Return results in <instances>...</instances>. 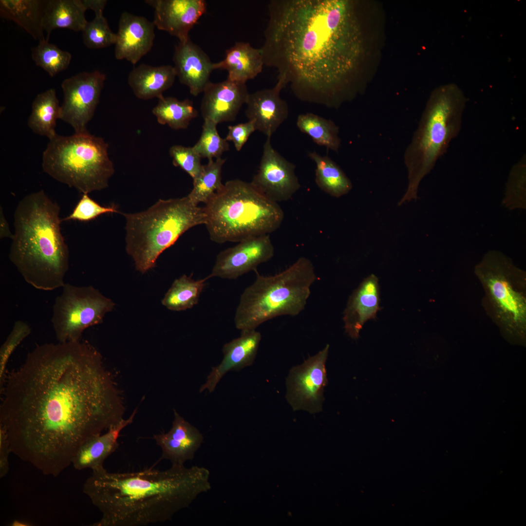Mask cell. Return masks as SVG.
Wrapping results in <instances>:
<instances>
[{
  "instance_id": "6da1fadb",
  "label": "cell",
  "mask_w": 526,
  "mask_h": 526,
  "mask_svg": "<svg viewBox=\"0 0 526 526\" xmlns=\"http://www.w3.org/2000/svg\"><path fill=\"white\" fill-rule=\"evenodd\" d=\"M1 392L0 426L11 452L54 477L125 411L101 355L81 339L37 345L6 376Z\"/></svg>"
},
{
  "instance_id": "7a4b0ae2",
  "label": "cell",
  "mask_w": 526,
  "mask_h": 526,
  "mask_svg": "<svg viewBox=\"0 0 526 526\" xmlns=\"http://www.w3.org/2000/svg\"><path fill=\"white\" fill-rule=\"evenodd\" d=\"M362 2L272 0L261 48L300 100L337 109L362 94L369 54Z\"/></svg>"
},
{
  "instance_id": "3957f363",
  "label": "cell",
  "mask_w": 526,
  "mask_h": 526,
  "mask_svg": "<svg viewBox=\"0 0 526 526\" xmlns=\"http://www.w3.org/2000/svg\"><path fill=\"white\" fill-rule=\"evenodd\" d=\"M83 492L100 511L93 526H144L170 520L211 489L209 471L197 466L172 465L130 472L92 470Z\"/></svg>"
},
{
  "instance_id": "277c9868",
  "label": "cell",
  "mask_w": 526,
  "mask_h": 526,
  "mask_svg": "<svg viewBox=\"0 0 526 526\" xmlns=\"http://www.w3.org/2000/svg\"><path fill=\"white\" fill-rule=\"evenodd\" d=\"M59 211L58 204L41 190L23 197L14 213L9 260L25 281L40 290L61 288L69 269Z\"/></svg>"
},
{
  "instance_id": "5b68a950",
  "label": "cell",
  "mask_w": 526,
  "mask_h": 526,
  "mask_svg": "<svg viewBox=\"0 0 526 526\" xmlns=\"http://www.w3.org/2000/svg\"><path fill=\"white\" fill-rule=\"evenodd\" d=\"M466 101L461 89L454 83L441 85L431 93L404 153L408 185L398 206L417 198L421 181L460 132Z\"/></svg>"
},
{
  "instance_id": "8992f818",
  "label": "cell",
  "mask_w": 526,
  "mask_h": 526,
  "mask_svg": "<svg viewBox=\"0 0 526 526\" xmlns=\"http://www.w3.org/2000/svg\"><path fill=\"white\" fill-rule=\"evenodd\" d=\"M203 208L210 238L220 244L269 234L284 218L278 203L239 179L226 182Z\"/></svg>"
},
{
  "instance_id": "52a82bcc",
  "label": "cell",
  "mask_w": 526,
  "mask_h": 526,
  "mask_svg": "<svg viewBox=\"0 0 526 526\" xmlns=\"http://www.w3.org/2000/svg\"><path fill=\"white\" fill-rule=\"evenodd\" d=\"M255 272L256 280L242 294L235 312L234 323L241 331L256 329L279 316L298 315L304 309L311 287L317 279L312 262L304 257L274 275Z\"/></svg>"
},
{
  "instance_id": "ba28073f",
  "label": "cell",
  "mask_w": 526,
  "mask_h": 526,
  "mask_svg": "<svg viewBox=\"0 0 526 526\" xmlns=\"http://www.w3.org/2000/svg\"><path fill=\"white\" fill-rule=\"evenodd\" d=\"M124 216L126 250L142 273L154 267L160 255L184 232L205 223L203 207L194 204L188 195L160 199L147 210Z\"/></svg>"
},
{
  "instance_id": "9c48e42d",
  "label": "cell",
  "mask_w": 526,
  "mask_h": 526,
  "mask_svg": "<svg viewBox=\"0 0 526 526\" xmlns=\"http://www.w3.org/2000/svg\"><path fill=\"white\" fill-rule=\"evenodd\" d=\"M484 290L482 305L504 337L523 343L526 335V272L501 251L490 250L474 266Z\"/></svg>"
},
{
  "instance_id": "30bf717a",
  "label": "cell",
  "mask_w": 526,
  "mask_h": 526,
  "mask_svg": "<svg viewBox=\"0 0 526 526\" xmlns=\"http://www.w3.org/2000/svg\"><path fill=\"white\" fill-rule=\"evenodd\" d=\"M104 139L88 132L70 136L56 134L42 155L43 171L82 194L108 186L114 172Z\"/></svg>"
},
{
  "instance_id": "8fae6325",
  "label": "cell",
  "mask_w": 526,
  "mask_h": 526,
  "mask_svg": "<svg viewBox=\"0 0 526 526\" xmlns=\"http://www.w3.org/2000/svg\"><path fill=\"white\" fill-rule=\"evenodd\" d=\"M55 299L51 323L58 342L81 340L87 328L101 323L115 305L93 286L66 283Z\"/></svg>"
},
{
  "instance_id": "7c38bea8",
  "label": "cell",
  "mask_w": 526,
  "mask_h": 526,
  "mask_svg": "<svg viewBox=\"0 0 526 526\" xmlns=\"http://www.w3.org/2000/svg\"><path fill=\"white\" fill-rule=\"evenodd\" d=\"M105 79L104 74L94 71L79 73L62 82L60 119L70 124L75 133L88 132L87 125L94 115Z\"/></svg>"
},
{
  "instance_id": "4fadbf2b",
  "label": "cell",
  "mask_w": 526,
  "mask_h": 526,
  "mask_svg": "<svg viewBox=\"0 0 526 526\" xmlns=\"http://www.w3.org/2000/svg\"><path fill=\"white\" fill-rule=\"evenodd\" d=\"M329 348L327 344L316 355L290 371L286 397L294 410L315 413L322 410L324 389L328 383L325 363Z\"/></svg>"
},
{
  "instance_id": "5bb4252c",
  "label": "cell",
  "mask_w": 526,
  "mask_h": 526,
  "mask_svg": "<svg viewBox=\"0 0 526 526\" xmlns=\"http://www.w3.org/2000/svg\"><path fill=\"white\" fill-rule=\"evenodd\" d=\"M270 138L267 137L258 170L250 183L268 199L278 203L291 199L301 185L295 165L274 149Z\"/></svg>"
},
{
  "instance_id": "9a60e30c",
  "label": "cell",
  "mask_w": 526,
  "mask_h": 526,
  "mask_svg": "<svg viewBox=\"0 0 526 526\" xmlns=\"http://www.w3.org/2000/svg\"><path fill=\"white\" fill-rule=\"evenodd\" d=\"M217 255L211 274L208 276L223 279H236L257 269L260 264L273 256L274 248L269 234L242 240Z\"/></svg>"
},
{
  "instance_id": "2e32d148",
  "label": "cell",
  "mask_w": 526,
  "mask_h": 526,
  "mask_svg": "<svg viewBox=\"0 0 526 526\" xmlns=\"http://www.w3.org/2000/svg\"><path fill=\"white\" fill-rule=\"evenodd\" d=\"M154 9L153 22L157 29L178 38L187 40L189 33L207 11L204 0H147Z\"/></svg>"
},
{
  "instance_id": "e0dca14e",
  "label": "cell",
  "mask_w": 526,
  "mask_h": 526,
  "mask_svg": "<svg viewBox=\"0 0 526 526\" xmlns=\"http://www.w3.org/2000/svg\"><path fill=\"white\" fill-rule=\"evenodd\" d=\"M203 93L200 108L202 116L204 120H211L217 124L234 121L249 94L245 83L228 79L218 83L210 81Z\"/></svg>"
},
{
  "instance_id": "ac0fdd59",
  "label": "cell",
  "mask_w": 526,
  "mask_h": 526,
  "mask_svg": "<svg viewBox=\"0 0 526 526\" xmlns=\"http://www.w3.org/2000/svg\"><path fill=\"white\" fill-rule=\"evenodd\" d=\"M154 27L153 21L144 17L123 12L116 33L115 58L136 64L151 50L155 37Z\"/></svg>"
},
{
  "instance_id": "d6986e66",
  "label": "cell",
  "mask_w": 526,
  "mask_h": 526,
  "mask_svg": "<svg viewBox=\"0 0 526 526\" xmlns=\"http://www.w3.org/2000/svg\"><path fill=\"white\" fill-rule=\"evenodd\" d=\"M285 87L284 82L278 79L274 87L249 94L246 102L245 113L248 120L254 122L256 131L267 137H271L288 116V104L280 96Z\"/></svg>"
},
{
  "instance_id": "ffe728a7",
  "label": "cell",
  "mask_w": 526,
  "mask_h": 526,
  "mask_svg": "<svg viewBox=\"0 0 526 526\" xmlns=\"http://www.w3.org/2000/svg\"><path fill=\"white\" fill-rule=\"evenodd\" d=\"M173 61L176 76L188 87L190 93L196 96L203 92L214 70V63L202 48L190 38L179 41L175 46Z\"/></svg>"
},
{
  "instance_id": "44dd1931",
  "label": "cell",
  "mask_w": 526,
  "mask_h": 526,
  "mask_svg": "<svg viewBox=\"0 0 526 526\" xmlns=\"http://www.w3.org/2000/svg\"><path fill=\"white\" fill-rule=\"evenodd\" d=\"M153 439L161 450V458L178 465L193 459L203 441L200 431L175 410L170 429L167 432L154 435Z\"/></svg>"
},
{
  "instance_id": "7402d4cb",
  "label": "cell",
  "mask_w": 526,
  "mask_h": 526,
  "mask_svg": "<svg viewBox=\"0 0 526 526\" xmlns=\"http://www.w3.org/2000/svg\"><path fill=\"white\" fill-rule=\"evenodd\" d=\"M261 334L256 329L241 331V336L225 344L224 358L217 366L213 367L206 383L200 389L213 392L223 376L229 371H238L252 364L261 340Z\"/></svg>"
},
{
  "instance_id": "603a6c76",
  "label": "cell",
  "mask_w": 526,
  "mask_h": 526,
  "mask_svg": "<svg viewBox=\"0 0 526 526\" xmlns=\"http://www.w3.org/2000/svg\"><path fill=\"white\" fill-rule=\"evenodd\" d=\"M379 295L378 280L374 274L364 279L353 292L343 316L345 332L351 338H357L365 323L376 319L381 309Z\"/></svg>"
},
{
  "instance_id": "cb8c5ba5",
  "label": "cell",
  "mask_w": 526,
  "mask_h": 526,
  "mask_svg": "<svg viewBox=\"0 0 526 526\" xmlns=\"http://www.w3.org/2000/svg\"><path fill=\"white\" fill-rule=\"evenodd\" d=\"M136 412L137 408L128 418H123L105 433L95 435L84 442L73 459L74 468L77 470L90 469L93 470L104 467L105 459L118 447V439L121 432L132 423Z\"/></svg>"
},
{
  "instance_id": "d4e9b609",
  "label": "cell",
  "mask_w": 526,
  "mask_h": 526,
  "mask_svg": "<svg viewBox=\"0 0 526 526\" xmlns=\"http://www.w3.org/2000/svg\"><path fill=\"white\" fill-rule=\"evenodd\" d=\"M263 65L261 48H255L249 43L240 41L226 50L225 58L214 63L213 68L226 70L227 79L231 81L245 83L261 73Z\"/></svg>"
},
{
  "instance_id": "484cf974",
  "label": "cell",
  "mask_w": 526,
  "mask_h": 526,
  "mask_svg": "<svg viewBox=\"0 0 526 526\" xmlns=\"http://www.w3.org/2000/svg\"><path fill=\"white\" fill-rule=\"evenodd\" d=\"M176 76L172 65L152 66L143 63L131 71L128 82L137 98L143 100L155 97L159 99L163 96V93L172 86Z\"/></svg>"
},
{
  "instance_id": "4316f807",
  "label": "cell",
  "mask_w": 526,
  "mask_h": 526,
  "mask_svg": "<svg viewBox=\"0 0 526 526\" xmlns=\"http://www.w3.org/2000/svg\"><path fill=\"white\" fill-rule=\"evenodd\" d=\"M47 0H0V16L11 20L38 41L45 38L43 19Z\"/></svg>"
},
{
  "instance_id": "83f0119b",
  "label": "cell",
  "mask_w": 526,
  "mask_h": 526,
  "mask_svg": "<svg viewBox=\"0 0 526 526\" xmlns=\"http://www.w3.org/2000/svg\"><path fill=\"white\" fill-rule=\"evenodd\" d=\"M86 10L81 0H47L43 19L46 39L49 40L52 31L57 28L82 31L88 22Z\"/></svg>"
},
{
  "instance_id": "f1b7e54d",
  "label": "cell",
  "mask_w": 526,
  "mask_h": 526,
  "mask_svg": "<svg viewBox=\"0 0 526 526\" xmlns=\"http://www.w3.org/2000/svg\"><path fill=\"white\" fill-rule=\"evenodd\" d=\"M60 112L56 91L50 88L38 94L33 101L28 126L34 133L50 139L57 134L55 127Z\"/></svg>"
},
{
  "instance_id": "f546056e",
  "label": "cell",
  "mask_w": 526,
  "mask_h": 526,
  "mask_svg": "<svg viewBox=\"0 0 526 526\" xmlns=\"http://www.w3.org/2000/svg\"><path fill=\"white\" fill-rule=\"evenodd\" d=\"M308 156L315 163V181L319 188L337 198L349 192L353 187L351 181L335 162L315 151L309 152Z\"/></svg>"
},
{
  "instance_id": "4dcf8cb0",
  "label": "cell",
  "mask_w": 526,
  "mask_h": 526,
  "mask_svg": "<svg viewBox=\"0 0 526 526\" xmlns=\"http://www.w3.org/2000/svg\"><path fill=\"white\" fill-rule=\"evenodd\" d=\"M208 279L207 276L194 280L191 276L182 275L173 282L162 299V304L167 309L174 311L191 308L198 302Z\"/></svg>"
},
{
  "instance_id": "1f68e13d",
  "label": "cell",
  "mask_w": 526,
  "mask_h": 526,
  "mask_svg": "<svg viewBox=\"0 0 526 526\" xmlns=\"http://www.w3.org/2000/svg\"><path fill=\"white\" fill-rule=\"evenodd\" d=\"M152 113L159 124L168 125L174 130L187 128L192 119L198 116L192 101L169 96L159 98Z\"/></svg>"
},
{
  "instance_id": "d6a6232c",
  "label": "cell",
  "mask_w": 526,
  "mask_h": 526,
  "mask_svg": "<svg viewBox=\"0 0 526 526\" xmlns=\"http://www.w3.org/2000/svg\"><path fill=\"white\" fill-rule=\"evenodd\" d=\"M296 125L303 133L309 136L319 146L338 151L341 144L339 127L332 120L313 113L301 114Z\"/></svg>"
},
{
  "instance_id": "836d02e7",
  "label": "cell",
  "mask_w": 526,
  "mask_h": 526,
  "mask_svg": "<svg viewBox=\"0 0 526 526\" xmlns=\"http://www.w3.org/2000/svg\"><path fill=\"white\" fill-rule=\"evenodd\" d=\"M225 162V159L220 158L203 165L200 174L193 180V188L188 195L194 204H205L223 187L222 169Z\"/></svg>"
},
{
  "instance_id": "e575fe53",
  "label": "cell",
  "mask_w": 526,
  "mask_h": 526,
  "mask_svg": "<svg viewBox=\"0 0 526 526\" xmlns=\"http://www.w3.org/2000/svg\"><path fill=\"white\" fill-rule=\"evenodd\" d=\"M502 205L509 210L526 209V159L523 157L511 168L505 184Z\"/></svg>"
},
{
  "instance_id": "d590c367",
  "label": "cell",
  "mask_w": 526,
  "mask_h": 526,
  "mask_svg": "<svg viewBox=\"0 0 526 526\" xmlns=\"http://www.w3.org/2000/svg\"><path fill=\"white\" fill-rule=\"evenodd\" d=\"M31 56L36 65L42 68L51 77L66 70L72 58L69 52L61 50L46 39L38 41V45L32 49Z\"/></svg>"
},
{
  "instance_id": "8d00e7d4",
  "label": "cell",
  "mask_w": 526,
  "mask_h": 526,
  "mask_svg": "<svg viewBox=\"0 0 526 526\" xmlns=\"http://www.w3.org/2000/svg\"><path fill=\"white\" fill-rule=\"evenodd\" d=\"M217 125L211 120H204L201 135L193 146L202 158H207L208 161L221 158L223 153L229 149L227 141L219 134Z\"/></svg>"
},
{
  "instance_id": "74e56055",
  "label": "cell",
  "mask_w": 526,
  "mask_h": 526,
  "mask_svg": "<svg viewBox=\"0 0 526 526\" xmlns=\"http://www.w3.org/2000/svg\"><path fill=\"white\" fill-rule=\"evenodd\" d=\"M82 32L83 43L89 49H98L115 44L116 34L110 28L103 12L95 14V17L88 21Z\"/></svg>"
},
{
  "instance_id": "f35d334b",
  "label": "cell",
  "mask_w": 526,
  "mask_h": 526,
  "mask_svg": "<svg viewBox=\"0 0 526 526\" xmlns=\"http://www.w3.org/2000/svg\"><path fill=\"white\" fill-rule=\"evenodd\" d=\"M31 333V328L25 322L18 320L0 348V388L3 389L6 378V371L8 360L12 353L21 342Z\"/></svg>"
},
{
  "instance_id": "ab89813d",
  "label": "cell",
  "mask_w": 526,
  "mask_h": 526,
  "mask_svg": "<svg viewBox=\"0 0 526 526\" xmlns=\"http://www.w3.org/2000/svg\"><path fill=\"white\" fill-rule=\"evenodd\" d=\"M174 166L180 168L193 179L201 172L203 165L201 163V157L193 147L176 145L169 150Z\"/></svg>"
},
{
  "instance_id": "60d3db41",
  "label": "cell",
  "mask_w": 526,
  "mask_h": 526,
  "mask_svg": "<svg viewBox=\"0 0 526 526\" xmlns=\"http://www.w3.org/2000/svg\"><path fill=\"white\" fill-rule=\"evenodd\" d=\"M117 212L116 206L103 207L91 198L88 194H83L72 212L61 219V222L67 220L88 222L104 214Z\"/></svg>"
},
{
  "instance_id": "b9f144b4",
  "label": "cell",
  "mask_w": 526,
  "mask_h": 526,
  "mask_svg": "<svg viewBox=\"0 0 526 526\" xmlns=\"http://www.w3.org/2000/svg\"><path fill=\"white\" fill-rule=\"evenodd\" d=\"M256 131L254 123L248 120L244 123L228 127V133L225 138L234 143L235 149L240 151L250 135Z\"/></svg>"
},
{
  "instance_id": "7bdbcfd3",
  "label": "cell",
  "mask_w": 526,
  "mask_h": 526,
  "mask_svg": "<svg viewBox=\"0 0 526 526\" xmlns=\"http://www.w3.org/2000/svg\"><path fill=\"white\" fill-rule=\"evenodd\" d=\"M11 452L7 432L0 426V477L2 478L8 472L9 464L8 456Z\"/></svg>"
},
{
  "instance_id": "ee69618b",
  "label": "cell",
  "mask_w": 526,
  "mask_h": 526,
  "mask_svg": "<svg viewBox=\"0 0 526 526\" xmlns=\"http://www.w3.org/2000/svg\"><path fill=\"white\" fill-rule=\"evenodd\" d=\"M86 10L91 9L95 14L103 12L107 0H81Z\"/></svg>"
},
{
  "instance_id": "f6af8a7d",
  "label": "cell",
  "mask_w": 526,
  "mask_h": 526,
  "mask_svg": "<svg viewBox=\"0 0 526 526\" xmlns=\"http://www.w3.org/2000/svg\"><path fill=\"white\" fill-rule=\"evenodd\" d=\"M13 235L11 232L8 223L5 219L2 207H0V238H9L12 239Z\"/></svg>"
},
{
  "instance_id": "bcb514c9",
  "label": "cell",
  "mask_w": 526,
  "mask_h": 526,
  "mask_svg": "<svg viewBox=\"0 0 526 526\" xmlns=\"http://www.w3.org/2000/svg\"><path fill=\"white\" fill-rule=\"evenodd\" d=\"M31 524L23 520H16L13 521L11 526H29Z\"/></svg>"
}]
</instances>
